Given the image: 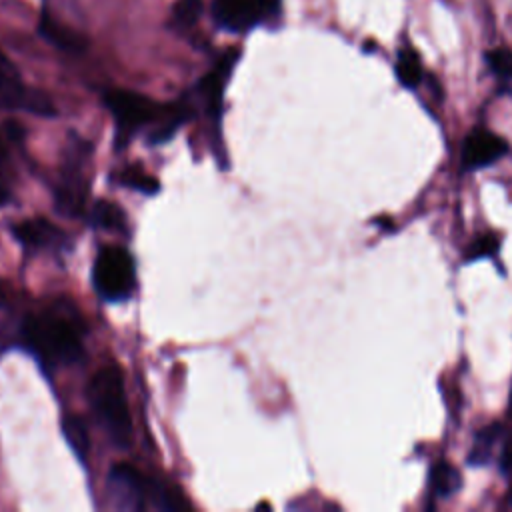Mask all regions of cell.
<instances>
[{"label":"cell","instance_id":"cell-1","mask_svg":"<svg viewBox=\"0 0 512 512\" xmlns=\"http://www.w3.org/2000/svg\"><path fill=\"white\" fill-rule=\"evenodd\" d=\"M82 322L72 312L56 308L42 310L24 318L18 338L24 348L34 352L44 366L76 364L84 358Z\"/></svg>","mask_w":512,"mask_h":512},{"label":"cell","instance_id":"cell-2","mask_svg":"<svg viewBox=\"0 0 512 512\" xmlns=\"http://www.w3.org/2000/svg\"><path fill=\"white\" fill-rule=\"evenodd\" d=\"M104 102L116 120L118 146H124L138 128L148 124H156L148 142L160 144L168 140L190 116V108L186 104H160L130 90H110L106 92Z\"/></svg>","mask_w":512,"mask_h":512},{"label":"cell","instance_id":"cell-3","mask_svg":"<svg viewBox=\"0 0 512 512\" xmlns=\"http://www.w3.org/2000/svg\"><path fill=\"white\" fill-rule=\"evenodd\" d=\"M90 406L116 448L132 444V420L122 374L116 366L100 368L88 384Z\"/></svg>","mask_w":512,"mask_h":512},{"label":"cell","instance_id":"cell-4","mask_svg":"<svg viewBox=\"0 0 512 512\" xmlns=\"http://www.w3.org/2000/svg\"><path fill=\"white\" fill-rule=\"evenodd\" d=\"M92 284L108 302L128 300L136 288V266L130 252L122 246L100 248L92 266Z\"/></svg>","mask_w":512,"mask_h":512},{"label":"cell","instance_id":"cell-5","mask_svg":"<svg viewBox=\"0 0 512 512\" xmlns=\"http://www.w3.org/2000/svg\"><path fill=\"white\" fill-rule=\"evenodd\" d=\"M86 158H88L86 142L68 146V156L60 172V182L54 190V200L58 210L68 216H80L86 208V194H88Z\"/></svg>","mask_w":512,"mask_h":512},{"label":"cell","instance_id":"cell-6","mask_svg":"<svg viewBox=\"0 0 512 512\" xmlns=\"http://www.w3.org/2000/svg\"><path fill=\"white\" fill-rule=\"evenodd\" d=\"M280 8V0H216V22L232 32H244L258 24L262 18L274 16Z\"/></svg>","mask_w":512,"mask_h":512},{"label":"cell","instance_id":"cell-7","mask_svg":"<svg viewBox=\"0 0 512 512\" xmlns=\"http://www.w3.org/2000/svg\"><path fill=\"white\" fill-rule=\"evenodd\" d=\"M508 150L510 146L502 136L486 128H476L462 142V168L464 170L486 168L498 162L502 156H506Z\"/></svg>","mask_w":512,"mask_h":512},{"label":"cell","instance_id":"cell-8","mask_svg":"<svg viewBox=\"0 0 512 512\" xmlns=\"http://www.w3.org/2000/svg\"><path fill=\"white\" fill-rule=\"evenodd\" d=\"M108 488L114 504L122 510H140L148 498V478L128 464H116L110 470Z\"/></svg>","mask_w":512,"mask_h":512},{"label":"cell","instance_id":"cell-9","mask_svg":"<svg viewBox=\"0 0 512 512\" xmlns=\"http://www.w3.org/2000/svg\"><path fill=\"white\" fill-rule=\"evenodd\" d=\"M14 236L32 250H60L68 246V236L44 218H32L18 222L12 228Z\"/></svg>","mask_w":512,"mask_h":512},{"label":"cell","instance_id":"cell-10","mask_svg":"<svg viewBox=\"0 0 512 512\" xmlns=\"http://www.w3.org/2000/svg\"><path fill=\"white\" fill-rule=\"evenodd\" d=\"M506 444V432L502 424L492 422L474 434L472 450L468 454V466H490L500 458Z\"/></svg>","mask_w":512,"mask_h":512},{"label":"cell","instance_id":"cell-11","mask_svg":"<svg viewBox=\"0 0 512 512\" xmlns=\"http://www.w3.org/2000/svg\"><path fill=\"white\" fill-rule=\"evenodd\" d=\"M238 58V52L236 50H228L222 60L202 78L200 82V92L206 100V106L210 110V114H218L220 112V102H222V92H224V84L232 72V66Z\"/></svg>","mask_w":512,"mask_h":512},{"label":"cell","instance_id":"cell-12","mask_svg":"<svg viewBox=\"0 0 512 512\" xmlns=\"http://www.w3.org/2000/svg\"><path fill=\"white\" fill-rule=\"evenodd\" d=\"M28 94H30V88L24 86L16 66L0 50V108L2 110L26 108Z\"/></svg>","mask_w":512,"mask_h":512},{"label":"cell","instance_id":"cell-13","mask_svg":"<svg viewBox=\"0 0 512 512\" xmlns=\"http://www.w3.org/2000/svg\"><path fill=\"white\" fill-rule=\"evenodd\" d=\"M38 32H40L50 44H54L56 48L66 50V52H74V54H76V52H84L86 46H88V40H86L80 32H76V30L64 26L62 22H58V20L52 18L50 14H42V16H40Z\"/></svg>","mask_w":512,"mask_h":512},{"label":"cell","instance_id":"cell-14","mask_svg":"<svg viewBox=\"0 0 512 512\" xmlns=\"http://www.w3.org/2000/svg\"><path fill=\"white\" fill-rule=\"evenodd\" d=\"M428 484L436 498H450L452 494H456L460 490L462 476L454 464H450L446 460H438L430 468Z\"/></svg>","mask_w":512,"mask_h":512},{"label":"cell","instance_id":"cell-15","mask_svg":"<svg viewBox=\"0 0 512 512\" xmlns=\"http://www.w3.org/2000/svg\"><path fill=\"white\" fill-rule=\"evenodd\" d=\"M394 72H396L398 82L404 88H408V90L418 88L422 78H424V70H422V62H420L418 52L412 50V48H400L396 64H394Z\"/></svg>","mask_w":512,"mask_h":512},{"label":"cell","instance_id":"cell-16","mask_svg":"<svg viewBox=\"0 0 512 512\" xmlns=\"http://www.w3.org/2000/svg\"><path fill=\"white\" fill-rule=\"evenodd\" d=\"M148 498H152L156 508L166 510V512L190 508L184 494L176 486H172L170 482H162V480L148 478Z\"/></svg>","mask_w":512,"mask_h":512},{"label":"cell","instance_id":"cell-17","mask_svg":"<svg viewBox=\"0 0 512 512\" xmlns=\"http://www.w3.org/2000/svg\"><path fill=\"white\" fill-rule=\"evenodd\" d=\"M62 432H64L68 446L76 454V458L80 462H84L90 452V436H88L86 424L78 416H66L62 420Z\"/></svg>","mask_w":512,"mask_h":512},{"label":"cell","instance_id":"cell-18","mask_svg":"<svg viewBox=\"0 0 512 512\" xmlns=\"http://www.w3.org/2000/svg\"><path fill=\"white\" fill-rule=\"evenodd\" d=\"M90 222L96 228L122 230L126 226V214L118 204L108 202V200H98L90 208Z\"/></svg>","mask_w":512,"mask_h":512},{"label":"cell","instance_id":"cell-19","mask_svg":"<svg viewBox=\"0 0 512 512\" xmlns=\"http://www.w3.org/2000/svg\"><path fill=\"white\" fill-rule=\"evenodd\" d=\"M118 182L126 188H132V190H138L142 194H156L160 184L154 176L146 174L142 168L138 166H130V168H124L120 174H118Z\"/></svg>","mask_w":512,"mask_h":512},{"label":"cell","instance_id":"cell-20","mask_svg":"<svg viewBox=\"0 0 512 512\" xmlns=\"http://www.w3.org/2000/svg\"><path fill=\"white\" fill-rule=\"evenodd\" d=\"M500 248V240L496 234H480L476 236L468 248L464 250V262H474V260H482V258H490L498 252Z\"/></svg>","mask_w":512,"mask_h":512},{"label":"cell","instance_id":"cell-21","mask_svg":"<svg viewBox=\"0 0 512 512\" xmlns=\"http://www.w3.org/2000/svg\"><path fill=\"white\" fill-rule=\"evenodd\" d=\"M484 60L494 76L500 80H512V50L492 48L484 54Z\"/></svg>","mask_w":512,"mask_h":512},{"label":"cell","instance_id":"cell-22","mask_svg":"<svg viewBox=\"0 0 512 512\" xmlns=\"http://www.w3.org/2000/svg\"><path fill=\"white\" fill-rule=\"evenodd\" d=\"M202 14V0H178L174 4V20L182 26H192Z\"/></svg>","mask_w":512,"mask_h":512},{"label":"cell","instance_id":"cell-23","mask_svg":"<svg viewBox=\"0 0 512 512\" xmlns=\"http://www.w3.org/2000/svg\"><path fill=\"white\" fill-rule=\"evenodd\" d=\"M6 128H8V130H6V132H8V136H10V138H14V140H20V138H22V134H24V130L20 128V124H18V122H8V124H6Z\"/></svg>","mask_w":512,"mask_h":512},{"label":"cell","instance_id":"cell-24","mask_svg":"<svg viewBox=\"0 0 512 512\" xmlns=\"http://www.w3.org/2000/svg\"><path fill=\"white\" fill-rule=\"evenodd\" d=\"M508 500H510V504H512V490H510V494H508Z\"/></svg>","mask_w":512,"mask_h":512},{"label":"cell","instance_id":"cell-25","mask_svg":"<svg viewBox=\"0 0 512 512\" xmlns=\"http://www.w3.org/2000/svg\"><path fill=\"white\" fill-rule=\"evenodd\" d=\"M510 474H512V472H510Z\"/></svg>","mask_w":512,"mask_h":512}]
</instances>
